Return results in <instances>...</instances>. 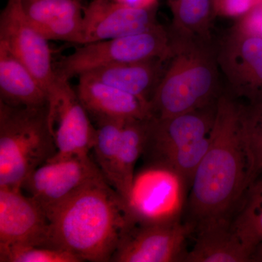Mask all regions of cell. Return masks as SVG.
Here are the masks:
<instances>
[{
  "mask_svg": "<svg viewBox=\"0 0 262 262\" xmlns=\"http://www.w3.org/2000/svg\"><path fill=\"white\" fill-rule=\"evenodd\" d=\"M78 77L76 92L95 122L152 117L149 101L104 83L89 73Z\"/></svg>",
  "mask_w": 262,
  "mask_h": 262,
  "instance_id": "obj_15",
  "label": "cell"
},
{
  "mask_svg": "<svg viewBox=\"0 0 262 262\" xmlns=\"http://www.w3.org/2000/svg\"><path fill=\"white\" fill-rule=\"evenodd\" d=\"M257 34H259L260 36L262 37V21L261 23V25L259 26V28L258 29Z\"/></svg>",
  "mask_w": 262,
  "mask_h": 262,
  "instance_id": "obj_30",
  "label": "cell"
},
{
  "mask_svg": "<svg viewBox=\"0 0 262 262\" xmlns=\"http://www.w3.org/2000/svg\"><path fill=\"white\" fill-rule=\"evenodd\" d=\"M158 25L156 7L138 8L113 0H93L84 7L80 46L146 32Z\"/></svg>",
  "mask_w": 262,
  "mask_h": 262,
  "instance_id": "obj_14",
  "label": "cell"
},
{
  "mask_svg": "<svg viewBox=\"0 0 262 262\" xmlns=\"http://www.w3.org/2000/svg\"><path fill=\"white\" fill-rule=\"evenodd\" d=\"M1 262H82L63 248L48 246L0 248Z\"/></svg>",
  "mask_w": 262,
  "mask_h": 262,
  "instance_id": "obj_26",
  "label": "cell"
},
{
  "mask_svg": "<svg viewBox=\"0 0 262 262\" xmlns=\"http://www.w3.org/2000/svg\"><path fill=\"white\" fill-rule=\"evenodd\" d=\"M262 0H213L215 14L223 16L246 15L261 5Z\"/></svg>",
  "mask_w": 262,
  "mask_h": 262,
  "instance_id": "obj_27",
  "label": "cell"
},
{
  "mask_svg": "<svg viewBox=\"0 0 262 262\" xmlns=\"http://www.w3.org/2000/svg\"><path fill=\"white\" fill-rule=\"evenodd\" d=\"M251 261L262 262V245L255 250L251 256Z\"/></svg>",
  "mask_w": 262,
  "mask_h": 262,
  "instance_id": "obj_29",
  "label": "cell"
},
{
  "mask_svg": "<svg viewBox=\"0 0 262 262\" xmlns=\"http://www.w3.org/2000/svg\"><path fill=\"white\" fill-rule=\"evenodd\" d=\"M185 187L173 170L147 163L136 174L125 202L129 223H158L181 217Z\"/></svg>",
  "mask_w": 262,
  "mask_h": 262,
  "instance_id": "obj_6",
  "label": "cell"
},
{
  "mask_svg": "<svg viewBox=\"0 0 262 262\" xmlns=\"http://www.w3.org/2000/svg\"><path fill=\"white\" fill-rule=\"evenodd\" d=\"M173 48L171 32L160 24L146 32L82 45L69 56L62 57L55 70L57 75L70 80L106 66L153 58L168 59Z\"/></svg>",
  "mask_w": 262,
  "mask_h": 262,
  "instance_id": "obj_5",
  "label": "cell"
},
{
  "mask_svg": "<svg viewBox=\"0 0 262 262\" xmlns=\"http://www.w3.org/2000/svg\"><path fill=\"white\" fill-rule=\"evenodd\" d=\"M51 246L42 207L21 189L0 187V248Z\"/></svg>",
  "mask_w": 262,
  "mask_h": 262,
  "instance_id": "obj_12",
  "label": "cell"
},
{
  "mask_svg": "<svg viewBox=\"0 0 262 262\" xmlns=\"http://www.w3.org/2000/svg\"><path fill=\"white\" fill-rule=\"evenodd\" d=\"M149 120L129 119L124 123L120 149L110 182L124 203L134 182L136 163L144 152Z\"/></svg>",
  "mask_w": 262,
  "mask_h": 262,
  "instance_id": "obj_20",
  "label": "cell"
},
{
  "mask_svg": "<svg viewBox=\"0 0 262 262\" xmlns=\"http://www.w3.org/2000/svg\"><path fill=\"white\" fill-rule=\"evenodd\" d=\"M175 37L211 41L213 0H168Z\"/></svg>",
  "mask_w": 262,
  "mask_h": 262,
  "instance_id": "obj_21",
  "label": "cell"
},
{
  "mask_svg": "<svg viewBox=\"0 0 262 262\" xmlns=\"http://www.w3.org/2000/svg\"><path fill=\"white\" fill-rule=\"evenodd\" d=\"M56 152L49 105L27 107L0 101V187L21 189L27 177Z\"/></svg>",
  "mask_w": 262,
  "mask_h": 262,
  "instance_id": "obj_4",
  "label": "cell"
},
{
  "mask_svg": "<svg viewBox=\"0 0 262 262\" xmlns=\"http://www.w3.org/2000/svg\"><path fill=\"white\" fill-rule=\"evenodd\" d=\"M241 130L247 155L250 185L262 173V101L243 105Z\"/></svg>",
  "mask_w": 262,
  "mask_h": 262,
  "instance_id": "obj_23",
  "label": "cell"
},
{
  "mask_svg": "<svg viewBox=\"0 0 262 262\" xmlns=\"http://www.w3.org/2000/svg\"><path fill=\"white\" fill-rule=\"evenodd\" d=\"M48 96L50 125L57 148L51 160L89 155L96 128L70 80L57 75L48 89Z\"/></svg>",
  "mask_w": 262,
  "mask_h": 262,
  "instance_id": "obj_8",
  "label": "cell"
},
{
  "mask_svg": "<svg viewBox=\"0 0 262 262\" xmlns=\"http://www.w3.org/2000/svg\"><path fill=\"white\" fill-rule=\"evenodd\" d=\"M210 134L201 140L194 141L175 150L158 163H147L164 165L175 172L184 181L186 186L191 184L196 169L209 149L211 144Z\"/></svg>",
  "mask_w": 262,
  "mask_h": 262,
  "instance_id": "obj_25",
  "label": "cell"
},
{
  "mask_svg": "<svg viewBox=\"0 0 262 262\" xmlns=\"http://www.w3.org/2000/svg\"><path fill=\"white\" fill-rule=\"evenodd\" d=\"M193 232L192 226L181 217L158 223H130L111 261H184Z\"/></svg>",
  "mask_w": 262,
  "mask_h": 262,
  "instance_id": "obj_7",
  "label": "cell"
},
{
  "mask_svg": "<svg viewBox=\"0 0 262 262\" xmlns=\"http://www.w3.org/2000/svg\"><path fill=\"white\" fill-rule=\"evenodd\" d=\"M0 101L14 106H47V90L19 61L8 48L0 42Z\"/></svg>",
  "mask_w": 262,
  "mask_h": 262,
  "instance_id": "obj_18",
  "label": "cell"
},
{
  "mask_svg": "<svg viewBox=\"0 0 262 262\" xmlns=\"http://www.w3.org/2000/svg\"><path fill=\"white\" fill-rule=\"evenodd\" d=\"M47 216L50 245L82 261H111L129 225L125 203L104 177L86 184Z\"/></svg>",
  "mask_w": 262,
  "mask_h": 262,
  "instance_id": "obj_2",
  "label": "cell"
},
{
  "mask_svg": "<svg viewBox=\"0 0 262 262\" xmlns=\"http://www.w3.org/2000/svg\"><path fill=\"white\" fill-rule=\"evenodd\" d=\"M231 225L252 256L262 245V173L248 186Z\"/></svg>",
  "mask_w": 262,
  "mask_h": 262,
  "instance_id": "obj_22",
  "label": "cell"
},
{
  "mask_svg": "<svg viewBox=\"0 0 262 262\" xmlns=\"http://www.w3.org/2000/svg\"><path fill=\"white\" fill-rule=\"evenodd\" d=\"M168 59L153 58L99 67L86 72L104 83L151 101L159 84Z\"/></svg>",
  "mask_w": 262,
  "mask_h": 262,
  "instance_id": "obj_19",
  "label": "cell"
},
{
  "mask_svg": "<svg viewBox=\"0 0 262 262\" xmlns=\"http://www.w3.org/2000/svg\"><path fill=\"white\" fill-rule=\"evenodd\" d=\"M48 42L27 20L20 0H8L0 15V42L28 68L48 92L57 74Z\"/></svg>",
  "mask_w": 262,
  "mask_h": 262,
  "instance_id": "obj_11",
  "label": "cell"
},
{
  "mask_svg": "<svg viewBox=\"0 0 262 262\" xmlns=\"http://www.w3.org/2000/svg\"><path fill=\"white\" fill-rule=\"evenodd\" d=\"M120 4L138 8H152L157 7L158 0H113Z\"/></svg>",
  "mask_w": 262,
  "mask_h": 262,
  "instance_id": "obj_28",
  "label": "cell"
},
{
  "mask_svg": "<svg viewBox=\"0 0 262 262\" xmlns=\"http://www.w3.org/2000/svg\"><path fill=\"white\" fill-rule=\"evenodd\" d=\"M29 23L49 40L81 45L84 7L80 0H20Z\"/></svg>",
  "mask_w": 262,
  "mask_h": 262,
  "instance_id": "obj_16",
  "label": "cell"
},
{
  "mask_svg": "<svg viewBox=\"0 0 262 262\" xmlns=\"http://www.w3.org/2000/svg\"><path fill=\"white\" fill-rule=\"evenodd\" d=\"M103 177L89 155L51 160L36 168L24 181L25 189L46 214L86 184Z\"/></svg>",
  "mask_w": 262,
  "mask_h": 262,
  "instance_id": "obj_10",
  "label": "cell"
},
{
  "mask_svg": "<svg viewBox=\"0 0 262 262\" xmlns=\"http://www.w3.org/2000/svg\"><path fill=\"white\" fill-rule=\"evenodd\" d=\"M126 120H103L96 122L94 147L96 163L110 184L120 149L122 128Z\"/></svg>",
  "mask_w": 262,
  "mask_h": 262,
  "instance_id": "obj_24",
  "label": "cell"
},
{
  "mask_svg": "<svg viewBox=\"0 0 262 262\" xmlns=\"http://www.w3.org/2000/svg\"><path fill=\"white\" fill-rule=\"evenodd\" d=\"M242 106L229 92L221 94L217 101L211 144L191 182L187 222L194 229L232 220L249 185L241 130Z\"/></svg>",
  "mask_w": 262,
  "mask_h": 262,
  "instance_id": "obj_1",
  "label": "cell"
},
{
  "mask_svg": "<svg viewBox=\"0 0 262 262\" xmlns=\"http://www.w3.org/2000/svg\"><path fill=\"white\" fill-rule=\"evenodd\" d=\"M216 108L217 101L176 116L149 119L143 152L146 163H158L175 150L209 135Z\"/></svg>",
  "mask_w": 262,
  "mask_h": 262,
  "instance_id": "obj_13",
  "label": "cell"
},
{
  "mask_svg": "<svg viewBox=\"0 0 262 262\" xmlns=\"http://www.w3.org/2000/svg\"><path fill=\"white\" fill-rule=\"evenodd\" d=\"M229 94L248 103L262 101V37L236 25L216 51Z\"/></svg>",
  "mask_w": 262,
  "mask_h": 262,
  "instance_id": "obj_9",
  "label": "cell"
},
{
  "mask_svg": "<svg viewBox=\"0 0 262 262\" xmlns=\"http://www.w3.org/2000/svg\"><path fill=\"white\" fill-rule=\"evenodd\" d=\"M261 5V8H262V3H261V5Z\"/></svg>",
  "mask_w": 262,
  "mask_h": 262,
  "instance_id": "obj_31",
  "label": "cell"
},
{
  "mask_svg": "<svg viewBox=\"0 0 262 262\" xmlns=\"http://www.w3.org/2000/svg\"><path fill=\"white\" fill-rule=\"evenodd\" d=\"M194 244L185 262H248L251 253L234 232L231 221L212 222L194 229Z\"/></svg>",
  "mask_w": 262,
  "mask_h": 262,
  "instance_id": "obj_17",
  "label": "cell"
},
{
  "mask_svg": "<svg viewBox=\"0 0 262 262\" xmlns=\"http://www.w3.org/2000/svg\"><path fill=\"white\" fill-rule=\"evenodd\" d=\"M172 36L173 53L150 101L155 118L205 107L216 102L221 95L220 67L211 41Z\"/></svg>",
  "mask_w": 262,
  "mask_h": 262,
  "instance_id": "obj_3",
  "label": "cell"
}]
</instances>
